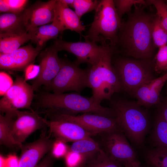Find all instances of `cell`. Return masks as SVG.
I'll use <instances>...</instances> for the list:
<instances>
[{"label": "cell", "instance_id": "cell-2", "mask_svg": "<svg viewBox=\"0 0 167 167\" xmlns=\"http://www.w3.org/2000/svg\"><path fill=\"white\" fill-rule=\"evenodd\" d=\"M36 111L45 115L58 113L76 116L80 113H90L103 116L116 118L114 110L111 107L102 106L92 96H85L79 93H51L46 91L36 96Z\"/></svg>", "mask_w": 167, "mask_h": 167}, {"label": "cell", "instance_id": "cell-23", "mask_svg": "<svg viewBox=\"0 0 167 167\" xmlns=\"http://www.w3.org/2000/svg\"><path fill=\"white\" fill-rule=\"evenodd\" d=\"M30 40L31 37L28 32L0 34V54L11 53Z\"/></svg>", "mask_w": 167, "mask_h": 167}, {"label": "cell", "instance_id": "cell-21", "mask_svg": "<svg viewBox=\"0 0 167 167\" xmlns=\"http://www.w3.org/2000/svg\"><path fill=\"white\" fill-rule=\"evenodd\" d=\"M28 33L25 10L19 13H8L0 15V34Z\"/></svg>", "mask_w": 167, "mask_h": 167}, {"label": "cell", "instance_id": "cell-4", "mask_svg": "<svg viewBox=\"0 0 167 167\" xmlns=\"http://www.w3.org/2000/svg\"><path fill=\"white\" fill-rule=\"evenodd\" d=\"M113 54L112 49L97 64L88 68V87L92 89V96L95 101L100 104L104 100H110L115 94L122 91L112 63Z\"/></svg>", "mask_w": 167, "mask_h": 167}, {"label": "cell", "instance_id": "cell-8", "mask_svg": "<svg viewBox=\"0 0 167 167\" xmlns=\"http://www.w3.org/2000/svg\"><path fill=\"white\" fill-rule=\"evenodd\" d=\"M47 117L49 119H62L75 123L89 132L92 136L115 131H123L117 117H108L90 113L76 116L53 113L48 114Z\"/></svg>", "mask_w": 167, "mask_h": 167}, {"label": "cell", "instance_id": "cell-12", "mask_svg": "<svg viewBox=\"0 0 167 167\" xmlns=\"http://www.w3.org/2000/svg\"><path fill=\"white\" fill-rule=\"evenodd\" d=\"M16 116L12 125L13 137L18 143L22 145L32 133L39 130H44L48 127V120L43 118L36 111H16Z\"/></svg>", "mask_w": 167, "mask_h": 167}, {"label": "cell", "instance_id": "cell-36", "mask_svg": "<svg viewBox=\"0 0 167 167\" xmlns=\"http://www.w3.org/2000/svg\"><path fill=\"white\" fill-rule=\"evenodd\" d=\"M24 78L27 81L32 79H35L39 75L40 72V65L31 64L28 65L24 69Z\"/></svg>", "mask_w": 167, "mask_h": 167}, {"label": "cell", "instance_id": "cell-43", "mask_svg": "<svg viewBox=\"0 0 167 167\" xmlns=\"http://www.w3.org/2000/svg\"><path fill=\"white\" fill-rule=\"evenodd\" d=\"M65 5L73 7L74 0H60Z\"/></svg>", "mask_w": 167, "mask_h": 167}, {"label": "cell", "instance_id": "cell-18", "mask_svg": "<svg viewBox=\"0 0 167 167\" xmlns=\"http://www.w3.org/2000/svg\"><path fill=\"white\" fill-rule=\"evenodd\" d=\"M167 81V71L164 75L155 78L137 89L133 95L141 106L149 108L160 103L161 92Z\"/></svg>", "mask_w": 167, "mask_h": 167}, {"label": "cell", "instance_id": "cell-44", "mask_svg": "<svg viewBox=\"0 0 167 167\" xmlns=\"http://www.w3.org/2000/svg\"><path fill=\"white\" fill-rule=\"evenodd\" d=\"M0 167H6V158H4L2 155L0 156Z\"/></svg>", "mask_w": 167, "mask_h": 167}, {"label": "cell", "instance_id": "cell-24", "mask_svg": "<svg viewBox=\"0 0 167 167\" xmlns=\"http://www.w3.org/2000/svg\"><path fill=\"white\" fill-rule=\"evenodd\" d=\"M101 149L99 143L91 137L74 142L69 147V151L82 155L86 161Z\"/></svg>", "mask_w": 167, "mask_h": 167}, {"label": "cell", "instance_id": "cell-3", "mask_svg": "<svg viewBox=\"0 0 167 167\" xmlns=\"http://www.w3.org/2000/svg\"><path fill=\"white\" fill-rule=\"evenodd\" d=\"M109 101L126 136L136 146H142L149 127L147 113L137 101L113 97Z\"/></svg>", "mask_w": 167, "mask_h": 167}, {"label": "cell", "instance_id": "cell-1", "mask_svg": "<svg viewBox=\"0 0 167 167\" xmlns=\"http://www.w3.org/2000/svg\"><path fill=\"white\" fill-rule=\"evenodd\" d=\"M135 5L133 11L122 22L115 45L111 47L114 54L139 59L152 58L154 48L152 35L156 14L145 11L141 5Z\"/></svg>", "mask_w": 167, "mask_h": 167}, {"label": "cell", "instance_id": "cell-28", "mask_svg": "<svg viewBox=\"0 0 167 167\" xmlns=\"http://www.w3.org/2000/svg\"><path fill=\"white\" fill-rule=\"evenodd\" d=\"M152 35L155 48H159L167 45V31L163 27L156 15L152 23Z\"/></svg>", "mask_w": 167, "mask_h": 167}, {"label": "cell", "instance_id": "cell-27", "mask_svg": "<svg viewBox=\"0 0 167 167\" xmlns=\"http://www.w3.org/2000/svg\"><path fill=\"white\" fill-rule=\"evenodd\" d=\"M146 157L153 167H167V149L156 147L149 151Z\"/></svg>", "mask_w": 167, "mask_h": 167}, {"label": "cell", "instance_id": "cell-38", "mask_svg": "<svg viewBox=\"0 0 167 167\" xmlns=\"http://www.w3.org/2000/svg\"><path fill=\"white\" fill-rule=\"evenodd\" d=\"M54 158L50 151L35 167H52Z\"/></svg>", "mask_w": 167, "mask_h": 167}, {"label": "cell", "instance_id": "cell-5", "mask_svg": "<svg viewBox=\"0 0 167 167\" xmlns=\"http://www.w3.org/2000/svg\"><path fill=\"white\" fill-rule=\"evenodd\" d=\"M85 40L111 47L116 44L122 21L113 0L99 1Z\"/></svg>", "mask_w": 167, "mask_h": 167}, {"label": "cell", "instance_id": "cell-30", "mask_svg": "<svg viewBox=\"0 0 167 167\" xmlns=\"http://www.w3.org/2000/svg\"><path fill=\"white\" fill-rule=\"evenodd\" d=\"M153 61L155 73L159 74L167 71V45L159 48Z\"/></svg>", "mask_w": 167, "mask_h": 167}, {"label": "cell", "instance_id": "cell-6", "mask_svg": "<svg viewBox=\"0 0 167 167\" xmlns=\"http://www.w3.org/2000/svg\"><path fill=\"white\" fill-rule=\"evenodd\" d=\"M112 63L122 91L132 95L140 87L155 78L153 58L139 59L113 55Z\"/></svg>", "mask_w": 167, "mask_h": 167}, {"label": "cell", "instance_id": "cell-41", "mask_svg": "<svg viewBox=\"0 0 167 167\" xmlns=\"http://www.w3.org/2000/svg\"><path fill=\"white\" fill-rule=\"evenodd\" d=\"M0 13H11L10 7L5 0H0Z\"/></svg>", "mask_w": 167, "mask_h": 167}, {"label": "cell", "instance_id": "cell-17", "mask_svg": "<svg viewBox=\"0 0 167 167\" xmlns=\"http://www.w3.org/2000/svg\"><path fill=\"white\" fill-rule=\"evenodd\" d=\"M56 1L57 0L37 1L25 9L27 32L31 29L53 22Z\"/></svg>", "mask_w": 167, "mask_h": 167}, {"label": "cell", "instance_id": "cell-37", "mask_svg": "<svg viewBox=\"0 0 167 167\" xmlns=\"http://www.w3.org/2000/svg\"><path fill=\"white\" fill-rule=\"evenodd\" d=\"M9 6L11 13H20L26 9L28 1L27 0H5Z\"/></svg>", "mask_w": 167, "mask_h": 167}, {"label": "cell", "instance_id": "cell-11", "mask_svg": "<svg viewBox=\"0 0 167 167\" xmlns=\"http://www.w3.org/2000/svg\"><path fill=\"white\" fill-rule=\"evenodd\" d=\"M101 136V148L109 156L122 165L126 162L139 161L134 149L121 131L105 132Z\"/></svg>", "mask_w": 167, "mask_h": 167}, {"label": "cell", "instance_id": "cell-42", "mask_svg": "<svg viewBox=\"0 0 167 167\" xmlns=\"http://www.w3.org/2000/svg\"><path fill=\"white\" fill-rule=\"evenodd\" d=\"M124 167H143L140 165L139 161L134 162H126L122 164Z\"/></svg>", "mask_w": 167, "mask_h": 167}, {"label": "cell", "instance_id": "cell-26", "mask_svg": "<svg viewBox=\"0 0 167 167\" xmlns=\"http://www.w3.org/2000/svg\"><path fill=\"white\" fill-rule=\"evenodd\" d=\"M83 167H124L108 155L101 148L88 159Z\"/></svg>", "mask_w": 167, "mask_h": 167}, {"label": "cell", "instance_id": "cell-10", "mask_svg": "<svg viewBox=\"0 0 167 167\" xmlns=\"http://www.w3.org/2000/svg\"><path fill=\"white\" fill-rule=\"evenodd\" d=\"M34 91L32 85L28 84L23 77L16 75L13 85L0 99L1 113L19 109L33 111L31 105Z\"/></svg>", "mask_w": 167, "mask_h": 167}, {"label": "cell", "instance_id": "cell-14", "mask_svg": "<svg viewBox=\"0 0 167 167\" xmlns=\"http://www.w3.org/2000/svg\"><path fill=\"white\" fill-rule=\"evenodd\" d=\"M43 131L40 137L31 142L23 144L21 148L19 167H35L51 150L55 140Z\"/></svg>", "mask_w": 167, "mask_h": 167}, {"label": "cell", "instance_id": "cell-33", "mask_svg": "<svg viewBox=\"0 0 167 167\" xmlns=\"http://www.w3.org/2000/svg\"><path fill=\"white\" fill-rule=\"evenodd\" d=\"M64 158L66 167H83L86 161L82 155L69 150Z\"/></svg>", "mask_w": 167, "mask_h": 167}, {"label": "cell", "instance_id": "cell-31", "mask_svg": "<svg viewBox=\"0 0 167 167\" xmlns=\"http://www.w3.org/2000/svg\"><path fill=\"white\" fill-rule=\"evenodd\" d=\"M113 2L119 16L121 19L123 15L131 12L132 6L137 5L146 6L143 0H114Z\"/></svg>", "mask_w": 167, "mask_h": 167}, {"label": "cell", "instance_id": "cell-35", "mask_svg": "<svg viewBox=\"0 0 167 167\" xmlns=\"http://www.w3.org/2000/svg\"><path fill=\"white\" fill-rule=\"evenodd\" d=\"M13 82L11 76L4 71L0 72V95L3 96L12 87Z\"/></svg>", "mask_w": 167, "mask_h": 167}, {"label": "cell", "instance_id": "cell-32", "mask_svg": "<svg viewBox=\"0 0 167 167\" xmlns=\"http://www.w3.org/2000/svg\"><path fill=\"white\" fill-rule=\"evenodd\" d=\"M147 5H153L155 8L156 15L161 24L167 31V4L162 0H148L146 1Z\"/></svg>", "mask_w": 167, "mask_h": 167}, {"label": "cell", "instance_id": "cell-20", "mask_svg": "<svg viewBox=\"0 0 167 167\" xmlns=\"http://www.w3.org/2000/svg\"><path fill=\"white\" fill-rule=\"evenodd\" d=\"M54 14L60 22L64 30L69 29L76 32L81 36L85 30L86 26L83 24L80 19L75 11L69 6L57 0L54 7Z\"/></svg>", "mask_w": 167, "mask_h": 167}, {"label": "cell", "instance_id": "cell-15", "mask_svg": "<svg viewBox=\"0 0 167 167\" xmlns=\"http://www.w3.org/2000/svg\"><path fill=\"white\" fill-rule=\"evenodd\" d=\"M40 51L30 44L7 54H0L1 70L24 71L33 63Z\"/></svg>", "mask_w": 167, "mask_h": 167}, {"label": "cell", "instance_id": "cell-25", "mask_svg": "<svg viewBox=\"0 0 167 167\" xmlns=\"http://www.w3.org/2000/svg\"><path fill=\"white\" fill-rule=\"evenodd\" d=\"M152 137L156 147L167 149V122L160 113L156 119Z\"/></svg>", "mask_w": 167, "mask_h": 167}, {"label": "cell", "instance_id": "cell-45", "mask_svg": "<svg viewBox=\"0 0 167 167\" xmlns=\"http://www.w3.org/2000/svg\"><path fill=\"white\" fill-rule=\"evenodd\" d=\"M165 3L167 4V0L165 1Z\"/></svg>", "mask_w": 167, "mask_h": 167}, {"label": "cell", "instance_id": "cell-19", "mask_svg": "<svg viewBox=\"0 0 167 167\" xmlns=\"http://www.w3.org/2000/svg\"><path fill=\"white\" fill-rule=\"evenodd\" d=\"M63 27L54 14L53 22L29 30L31 41L36 45V48L41 51L50 40L57 39L58 35L64 31Z\"/></svg>", "mask_w": 167, "mask_h": 167}, {"label": "cell", "instance_id": "cell-29", "mask_svg": "<svg viewBox=\"0 0 167 167\" xmlns=\"http://www.w3.org/2000/svg\"><path fill=\"white\" fill-rule=\"evenodd\" d=\"M99 1L96 0H74L73 8L80 19L88 12L95 10Z\"/></svg>", "mask_w": 167, "mask_h": 167}, {"label": "cell", "instance_id": "cell-7", "mask_svg": "<svg viewBox=\"0 0 167 167\" xmlns=\"http://www.w3.org/2000/svg\"><path fill=\"white\" fill-rule=\"evenodd\" d=\"M61 60L59 71L45 89L55 93L75 91L80 94L85 88L88 87V68H80L75 61L71 62L66 58Z\"/></svg>", "mask_w": 167, "mask_h": 167}, {"label": "cell", "instance_id": "cell-16", "mask_svg": "<svg viewBox=\"0 0 167 167\" xmlns=\"http://www.w3.org/2000/svg\"><path fill=\"white\" fill-rule=\"evenodd\" d=\"M47 120L49 135L55 140L66 143L91 137L89 132L73 122L62 119Z\"/></svg>", "mask_w": 167, "mask_h": 167}, {"label": "cell", "instance_id": "cell-22", "mask_svg": "<svg viewBox=\"0 0 167 167\" xmlns=\"http://www.w3.org/2000/svg\"><path fill=\"white\" fill-rule=\"evenodd\" d=\"M16 111L0 114V144L13 150L20 149L22 145L17 142L12 133V125Z\"/></svg>", "mask_w": 167, "mask_h": 167}, {"label": "cell", "instance_id": "cell-40", "mask_svg": "<svg viewBox=\"0 0 167 167\" xmlns=\"http://www.w3.org/2000/svg\"><path fill=\"white\" fill-rule=\"evenodd\" d=\"M19 158L15 155H11L6 158V167H19Z\"/></svg>", "mask_w": 167, "mask_h": 167}, {"label": "cell", "instance_id": "cell-13", "mask_svg": "<svg viewBox=\"0 0 167 167\" xmlns=\"http://www.w3.org/2000/svg\"><path fill=\"white\" fill-rule=\"evenodd\" d=\"M58 51L53 44L42 51L38 55V61L40 67L39 76L32 81V86L36 91L42 85L48 87L59 71L62 64L59 58Z\"/></svg>", "mask_w": 167, "mask_h": 167}, {"label": "cell", "instance_id": "cell-34", "mask_svg": "<svg viewBox=\"0 0 167 167\" xmlns=\"http://www.w3.org/2000/svg\"><path fill=\"white\" fill-rule=\"evenodd\" d=\"M69 150L66 143L55 139L51 152L54 158L59 159L64 157Z\"/></svg>", "mask_w": 167, "mask_h": 167}, {"label": "cell", "instance_id": "cell-39", "mask_svg": "<svg viewBox=\"0 0 167 167\" xmlns=\"http://www.w3.org/2000/svg\"><path fill=\"white\" fill-rule=\"evenodd\" d=\"M159 105V113L162 115L167 122V95L163 98H161Z\"/></svg>", "mask_w": 167, "mask_h": 167}, {"label": "cell", "instance_id": "cell-9", "mask_svg": "<svg viewBox=\"0 0 167 167\" xmlns=\"http://www.w3.org/2000/svg\"><path fill=\"white\" fill-rule=\"evenodd\" d=\"M53 45L58 52L65 50L74 54L79 65L86 63L91 66L97 64L105 54L112 49L109 45H98L86 39L85 42H70L57 39Z\"/></svg>", "mask_w": 167, "mask_h": 167}]
</instances>
